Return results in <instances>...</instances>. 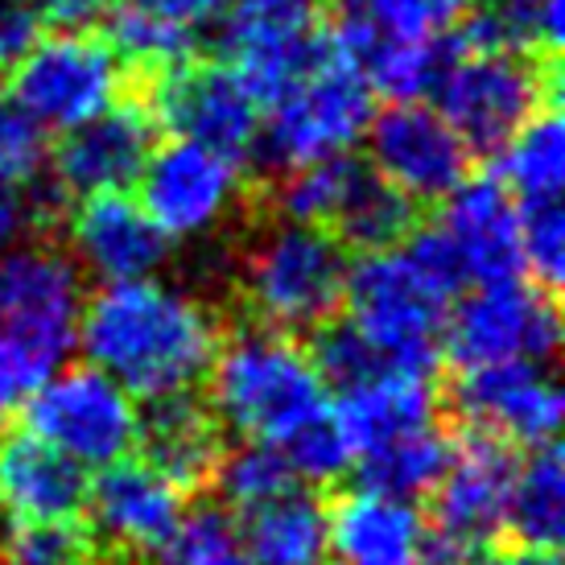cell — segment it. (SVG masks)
I'll return each instance as SVG.
<instances>
[{
    "instance_id": "obj_35",
    "label": "cell",
    "mask_w": 565,
    "mask_h": 565,
    "mask_svg": "<svg viewBox=\"0 0 565 565\" xmlns=\"http://www.w3.org/2000/svg\"><path fill=\"white\" fill-rule=\"evenodd\" d=\"M239 553V529L223 508H194L182 512L166 550L158 553L161 565H220Z\"/></svg>"
},
{
    "instance_id": "obj_28",
    "label": "cell",
    "mask_w": 565,
    "mask_h": 565,
    "mask_svg": "<svg viewBox=\"0 0 565 565\" xmlns=\"http://www.w3.org/2000/svg\"><path fill=\"white\" fill-rule=\"evenodd\" d=\"M458 50H516L557 54L562 50V0H483L462 30Z\"/></svg>"
},
{
    "instance_id": "obj_42",
    "label": "cell",
    "mask_w": 565,
    "mask_h": 565,
    "mask_svg": "<svg viewBox=\"0 0 565 565\" xmlns=\"http://www.w3.org/2000/svg\"><path fill=\"white\" fill-rule=\"evenodd\" d=\"M471 565H562L557 562V550H524V545H516V550H503V553H479Z\"/></svg>"
},
{
    "instance_id": "obj_13",
    "label": "cell",
    "mask_w": 565,
    "mask_h": 565,
    "mask_svg": "<svg viewBox=\"0 0 565 565\" xmlns=\"http://www.w3.org/2000/svg\"><path fill=\"white\" fill-rule=\"evenodd\" d=\"M441 339L458 372L512 360L545 363L557 355V343H562L557 294L541 285H524L520 277L491 281L462 301L455 315H446Z\"/></svg>"
},
{
    "instance_id": "obj_34",
    "label": "cell",
    "mask_w": 565,
    "mask_h": 565,
    "mask_svg": "<svg viewBox=\"0 0 565 565\" xmlns=\"http://www.w3.org/2000/svg\"><path fill=\"white\" fill-rule=\"evenodd\" d=\"M343 9L393 38H441L471 13V0H343Z\"/></svg>"
},
{
    "instance_id": "obj_44",
    "label": "cell",
    "mask_w": 565,
    "mask_h": 565,
    "mask_svg": "<svg viewBox=\"0 0 565 565\" xmlns=\"http://www.w3.org/2000/svg\"><path fill=\"white\" fill-rule=\"evenodd\" d=\"M4 75H9V71H4V66H0V87H4Z\"/></svg>"
},
{
    "instance_id": "obj_36",
    "label": "cell",
    "mask_w": 565,
    "mask_h": 565,
    "mask_svg": "<svg viewBox=\"0 0 565 565\" xmlns=\"http://www.w3.org/2000/svg\"><path fill=\"white\" fill-rule=\"evenodd\" d=\"M520 215V256L533 273V285L557 294L565 273V215L562 199L545 203H516Z\"/></svg>"
},
{
    "instance_id": "obj_26",
    "label": "cell",
    "mask_w": 565,
    "mask_h": 565,
    "mask_svg": "<svg viewBox=\"0 0 565 565\" xmlns=\"http://www.w3.org/2000/svg\"><path fill=\"white\" fill-rule=\"evenodd\" d=\"M422 227V203H413L405 190L384 182L372 166H355L351 182H347L339 206L330 211L327 232L343 248L355 252H388L401 248L413 232Z\"/></svg>"
},
{
    "instance_id": "obj_31",
    "label": "cell",
    "mask_w": 565,
    "mask_h": 565,
    "mask_svg": "<svg viewBox=\"0 0 565 565\" xmlns=\"http://www.w3.org/2000/svg\"><path fill=\"white\" fill-rule=\"evenodd\" d=\"M108 42L116 46V54L128 63V71L145 79V75H158L166 66L190 58L194 50V30L166 21V17L141 13V9H120L111 13V33Z\"/></svg>"
},
{
    "instance_id": "obj_27",
    "label": "cell",
    "mask_w": 565,
    "mask_h": 565,
    "mask_svg": "<svg viewBox=\"0 0 565 565\" xmlns=\"http://www.w3.org/2000/svg\"><path fill=\"white\" fill-rule=\"evenodd\" d=\"M503 533L524 550H557L565 533V467L557 441L533 446L516 467Z\"/></svg>"
},
{
    "instance_id": "obj_43",
    "label": "cell",
    "mask_w": 565,
    "mask_h": 565,
    "mask_svg": "<svg viewBox=\"0 0 565 565\" xmlns=\"http://www.w3.org/2000/svg\"><path fill=\"white\" fill-rule=\"evenodd\" d=\"M220 565H256V562H248L244 553H236V557H227V562H220Z\"/></svg>"
},
{
    "instance_id": "obj_33",
    "label": "cell",
    "mask_w": 565,
    "mask_h": 565,
    "mask_svg": "<svg viewBox=\"0 0 565 565\" xmlns=\"http://www.w3.org/2000/svg\"><path fill=\"white\" fill-rule=\"evenodd\" d=\"M294 467H289V458L281 455V446H273V441H248V446H239L236 455H223L220 467H215V479L211 483L220 487V495L236 512H248L256 503L273 500V495H281L294 487Z\"/></svg>"
},
{
    "instance_id": "obj_19",
    "label": "cell",
    "mask_w": 565,
    "mask_h": 565,
    "mask_svg": "<svg viewBox=\"0 0 565 565\" xmlns=\"http://www.w3.org/2000/svg\"><path fill=\"white\" fill-rule=\"evenodd\" d=\"M99 471L104 475L87 487V508L99 533L125 553L158 557L186 512V500H182L186 491L173 487L141 458H120Z\"/></svg>"
},
{
    "instance_id": "obj_15",
    "label": "cell",
    "mask_w": 565,
    "mask_h": 565,
    "mask_svg": "<svg viewBox=\"0 0 565 565\" xmlns=\"http://www.w3.org/2000/svg\"><path fill=\"white\" fill-rule=\"evenodd\" d=\"M372 170L405 190L413 203L450 199L471 178V149L438 111L413 99H396L372 120Z\"/></svg>"
},
{
    "instance_id": "obj_8",
    "label": "cell",
    "mask_w": 565,
    "mask_h": 565,
    "mask_svg": "<svg viewBox=\"0 0 565 565\" xmlns=\"http://www.w3.org/2000/svg\"><path fill=\"white\" fill-rule=\"evenodd\" d=\"M450 301L405 248L367 252L360 265L347 268L343 306H351V327L396 367L434 372Z\"/></svg>"
},
{
    "instance_id": "obj_29",
    "label": "cell",
    "mask_w": 565,
    "mask_h": 565,
    "mask_svg": "<svg viewBox=\"0 0 565 565\" xmlns=\"http://www.w3.org/2000/svg\"><path fill=\"white\" fill-rule=\"evenodd\" d=\"M495 158H500V173L495 178L516 194V203L562 199V186H565L562 111L557 108L536 111L533 120L520 128Z\"/></svg>"
},
{
    "instance_id": "obj_32",
    "label": "cell",
    "mask_w": 565,
    "mask_h": 565,
    "mask_svg": "<svg viewBox=\"0 0 565 565\" xmlns=\"http://www.w3.org/2000/svg\"><path fill=\"white\" fill-rule=\"evenodd\" d=\"M95 536L79 520H9L0 565H95Z\"/></svg>"
},
{
    "instance_id": "obj_23",
    "label": "cell",
    "mask_w": 565,
    "mask_h": 565,
    "mask_svg": "<svg viewBox=\"0 0 565 565\" xmlns=\"http://www.w3.org/2000/svg\"><path fill=\"white\" fill-rule=\"evenodd\" d=\"M145 405L149 408L137 425L141 462H149L182 491H199L211 483L223 458V422L215 417V408L203 405L194 388L158 396Z\"/></svg>"
},
{
    "instance_id": "obj_38",
    "label": "cell",
    "mask_w": 565,
    "mask_h": 565,
    "mask_svg": "<svg viewBox=\"0 0 565 565\" xmlns=\"http://www.w3.org/2000/svg\"><path fill=\"white\" fill-rule=\"evenodd\" d=\"M46 170V128L17 104H0V182L30 186Z\"/></svg>"
},
{
    "instance_id": "obj_7",
    "label": "cell",
    "mask_w": 565,
    "mask_h": 565,
    "mask_svg": "<svg viewBox=\"0 0 565 565\" xmlns=\"http://www.w3.org/2000/svg\"><path fill=\"white\" fill-rule=\"evenodd\" d=\"M268 108V128L252 145V158L281 178L298 166L347 153L360 141L372 120V87L339 54V46H330L327 58L294 87H285Z\"/></svg>"
},
{
    "instance_id": "obj_30",
    "label": "cell",
    "mask_w": 565,
    "mask_h": 565,
    "mask_svg": "<svg viewBox=\"0 0 565 565\" xmlns=\"http://www.w3.org/2000/svg\"><path fill=\"white\" fill-rule=\"evenodd\" d=\"M446 455H450V438H441L438 425H425L417 434H405V438L388 441V446H380V450L355 458V462H360L367 491L396 495V500H417V495L434 491L441 467H446Z\"/></svg>"
},
{
    "instance_id": "obj_40",
    "label": "cell",
    "mask_w": 565,
    "mask_h": 565,
    "mask_svg": "<svg viewBox=\"0 0 565 565\" xmlns=\"http://www.w3.org/2000/svg\"><path fill=\"white\" fill-rule=\"evenodd\" d=\"M38 17H33L30 0H0V66L13 71V63H21V54L38 42Z\"/></svg>"
},
{
    "instance_id": "obj_21",
    "label": "cell",
    "mask_w": 565,
    "mask_h": 565,
    "mask_svg": "<svg viewBox=\"0 0 565 565\" xmlns=\"http://www.w3.org/2000/svg\"><path fill=\"white\" fill-rule=\"evenodd\" d=\"M330 408H334L339 429L351 441V455L363 458L372 455V450H380V446H388V441L434 425L438 393H434L429 372L384 363L380 372H372L360 384L343 388Z\"/></svg>"
},
{
    "instance_id": "obj_4",
    "label": "cell",
    "mask_w": 565,
    "mask_h": 565,
    "mask_svg": "<svg viewBox=\"0 0 565 565\" xmlns=\"http://www.w3.org/2000/svg\"><path fill=\"white\" fill-rule=\"evenodd\" d=\"M206 376L215 417L248 441L285 446L301 425L330 408L327 384L318 376L310 351H301L294 334L260 322L220 343Z\"/></svg>"
},
{
    "instance_id": "obj_11",
    "label": "cell",
    "mask_w": 565,
    "mask_h": 565,
    "mask_svg": "<svg viewBox=\"0 0 565 565\" xmlns=\"http://www.w3.org/2000/svg\"><path fill=\"white\" fill-rule=\"evenodd\" d=\"M21 417L30 434L79 467H111L137 446L141 408L99 367H58L21 405Z\"/></svg>"
},
{
    "instance_id": "obj_2",
    "label": "cell",
    "mask_w": 565,
    "mask_h": 565,
    "mask_svg": "<svg viewBox=\"0 0 565 565\" xmlns=\"http://www.w3.org/2000/svg\"><path fill=\"white\" fill-rule=\"evenodd\" d=\"M79 265L54 244L0 252V417L66 367L79 347Z\"/></svg>"
},
{
    "instance_id": "obj_25",
    "label": "cell",
    "mask_w": 565,
    "mask_h": 565,
    "mask_svg": "<svg viewBox=\"0 0 565 565\" xmlns=\"http://www.w3.org/2000/svg\"><path fill=\"white\" fill-rule=\"evenodd\" d=\"M239 541L248 545L256 565H327L330 557V524L327 508L310 495L289 487L273 500L239 512Z\"/></svg>"
},
{
    "instance_id": "obj_12",
    "label": "cell",
    "mask_w": 565,
    "mask_h": 565,
    "mask_svg": "<svg viewBox=\"0 0 565 565\" xmlns=\"http://www.w3.org/2000/svg\"><path fill=\"white\" fill-rule=\"evenodd\" d=\"M132 92L149 104L158 128H170L178 141L206 145L239 166L252 158V145L260 137L256 99L223 63L182 58L158 75L137 79Z\"/></svg>"
},
{
    "instance_id": "obj_3",
    "label": "cell",
    "mask_w": 565,
    "mask_h": 565,
    "mask_svg": "<svg viewBox=\"0 0 565 565\" xmlns=\"http://www.w3.org/2000/svg\"><path fill=\"white\" fill-rule=\"evenodd\" d=\"M252 206L260 211L252 236L239 252V298L260 327L318 330L343 310L347 294V248L318 223H301L268 211L252 190Z\"/></svg>"
},
{
    "instance_id": "obj_6",
    "label": "cell",
    "mask_w": 565,
    "mask_h": 565,
    "mask_svg": "<svg viewBox=\"0 0 565 565\" xmlns=\"http://www.w3.org/2000/svg\"><path fill=\"white\" fill-rule=\"evenodd\" d=\"M516 446L462 425L434 483V516L422 529L417 565H471L503 536L508 495L516 479Z\"/></svg>"
},
{
    "instance_id": "obj_24",
    "label": "cell",
    "mask_w": 565,
    "mask_h": 565,
    "mask_svg": "<svg viewBox=\"0 0 565 565\" xmlns=\"http://www.w3.org/2000/svg\"><path fill=\"white\" fill-rule=\"evenodd\" d=\"M327 524L334 565H417L425 524L413 500L363 487L327 508Z\"/></svg>"
},
{
    "instance_id": "obj_39",
    "label": "cell",
    "mask_w": 565,
    "mask_h": 565,
    "mask_svg": "<svg viewBox=\"0 0 565 565\" xmlns=\"http://www.w3.org/2000/svg\"><path fill=\"white\" fill-rule=\"evenodd\" d=\"M38 25L50 33H95L111 0H30Z\"/></svg>"
},
{
    "instance_id": "obj_18",
    "label": "cell",
    "mask_w": 565,
    "mask_h": 565,
    "mask_svg": "<svg viewBox=\"0 0 565 565\" xmlns=\"http://www.w3.org/2000/svg\"><path fill=\"white\" fill-rule=\"evenodd\" d=\"M66 239L75 252L71 260L95 273L99 281L153 277L170 256V239L161 236V227L145 215L141 203L125 199L120 190L79 199L75 215L66 220Z\"/></svg>"
},
{
    "instance_id": "obj_9",
    "label": "cell",
    "mask_w": 565,
    "mask_h": 565,
    "mask_svg": "<svg viewBox=\"0 0 565 565\" xmlns=\"http://www.w3.org/2000/svg\"><path fill=\"white\" fill-rule=\"evenodd\" d=\"M330 46V21L315 0H227L220 13L223 66L256 104H273L315 71Z\"/></svg>"
},
{
    "instance_id": "obj_10",
    "label": "cell",
    "mask_w": 565,
    "mask_h": 565,
    "mask_svg": "<svg viewBox=\"0 0 565 565\" xmlns=\"http://www.w3.org/2000/svg\"><path fill=\"white\" fill-rule=\"evenodd\" d=\"M132 87L137 75L108 38L95 33H54L50 42H33L13 75L17 108L42 128L63 132L120 104Z\"/></svg>"
},
{
    "instance_id": "obj_20",
    "label": "cell",
    "mask_w": 565,
    "mask_h": 565,
    "mask_svg": "<svg viewBox=\"0 0 565 565\" xmlns=\"http://www.w3.org/2000/svg\"><path fill=\"white\" fill-rule=\"evenodd\" d=\"M87 467L30 429L0 434V516L79 520L87 508Z\"/></svg>"
},
{
    "instance_id": "obj_22",
    "label": "cell",
    "mask_w": 565,
    "mask_h": 565,
    "mask_svg": "<svg viewBox=\"0 0 565 565\" xmlns=\"http://www.w3.org/2000/svg\"><path fill=\"white\" fill-rule=\"evenodd\" d=\"M441 232L462 256L467 277L479 285L516 281L524 256H520V215L512 190L500 178H467L450 194Z\"/></svg>"
},
{
    "instance_id": "obj_1",
    "label": "cell",
    "mask_w": 565,
    "mask_h": 565,
    "mask_svg": "<svg viewBox=\"0 0 565 565\" xmlns=\"http://www.w3.org/2000/svg\"><path fill=\"white\" fill-rule=\"evenodd\" d=\"M79 347L132 401H158L206 380L220 322L203 301L153 277L108 281L83 306Z\"/></svg>"
},
{
    "instance_id": "obj_5",
    "label": "cell",
    "mask_w": 565,
    "mask_h": 565,
    "mask_svg": "<svg viewBox=\"0 0 565 565\" xmlns=\"http://www.w3.org/2000/svg\"><path fill=\"white\" fill-rule=\"evenodd\" d=\"M434 92L441 120L471 153H500L536 111L562 104V63L557 54L455 50Z\"/></svg>"
},
{
    "instance_id": "obj_37",
    "label": "cell",
    "mask_w": 565,
    "mask_h": 565,
    "mask_svg": "<svg viewBox=\"0 0 565 565\" xmlns=\"http://www.w3.org/2000/svg\"><path fill=\"white\" fill-rule=\"evenodd\" d=\"M281 455L289 458L294 475L310 479V483H334L339 475H347V467L355 462L351 441L334 422V408H327L322 417H315L310 425H301L294 438L281 446Z\"/></svg>"
},
{
    "instance_id": "obj_14",
    "label": "cell",
    "mask_w": 565,
    "mask_h": 565,
    "mask_svg": "<svg viewBox=\"0 0 565 565\" xmlns=\"http://www.w3.org/2000/svg\"><path fill=\"white\" fill-rule=\"evenodd\" d=\"M141 206L166 239H199L239 206V161L194 141L153 149L141 170Z\"/></svg>"
},
{
    "instance_id": "obj_17",
    "label": "cell",
    "mask_w": 565,
    "mask_h": 565,
    "mask_svg": "<svg viewBox=\"0 0 565 565\" xmlns=\"http://www.w3.org/2000/svg\"><path fill=\"white\" fill-rule=\"evenodd\" d=\"M458 417L512 446H545L562 429V388L550 367L533 360L471 367L450 388Z\"/></svg>"
},
{
    "instance_id": "obj_41",
    "label": "cell",
    "mask_w": 565,
    "mask_h": 565,
    "mask_svg": "<svg viewBox=\"0 0 565 565\" xmlns=\"http://www.w3.org/2000/svg\"><path fill=\"white\" fill-rule=\"evenodd\" d=\"M125 4L141 9V13L166 17V21H178V25H190V30L227 9V0H125Z\"/></svg>"
},
{
    "instance_id": "obj_16",
    "label": "cell",
    "mask_w": 565,
    "mask_h": 565,
    "mask_svg": "<svg viewBox=\"0 0 565 565\" xmlns=\"http://www.w3.org/2000/svg\"><path fill=\"white\" fill-rule=\"evenodd\" d=\"M153 149H158V120L141 95L132 92L108 111L66 128V137L54 149L50 173L66 199L71 194L87 199V194L132 186Z\"/></svg>"
}]
</instances>
